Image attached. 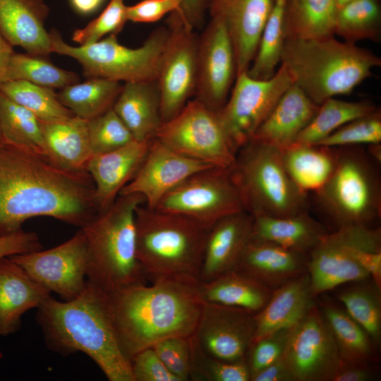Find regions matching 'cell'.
Masks as SVG:
<instances>
[{
	"label": "cell",
	"instance_id": "6da1fadb",
	"mask_svg": "<svg viewBox=\"0 0 381 381\" xmlns=\"http://www.w3.org/2000/svg\"><path fill=\"white\" fill-rule=\"evenodd\" d=\"M99 212L86 170L65 169L48 157L0 142V236L22 230L36 217L81 228Z\"/></svg>",
	"mask_w": 381,
	"mask_h": 381
},
{
	"label": "cell",
	"instance_id": "7a4b0ae2",
	"mask_svg": "<svg viewBox=\"0 0 381 381\" xmlns=\"http://www.w3.org/2000/svg\"><path fill=\"white\" fill-rule=\"evenodd\" d=\"M104 294L120 346L131 361L169 337H191L203 301L200 281L163 278Z\"/></svg>",
	"mask_w": 381,
	"mask_h": 381
},
{
	"label": "cell",
	"instance_id": "3957f363",
	"mask_svg": "<svg viewBox=\"0 0 381 381\" xmlns=\"http://www.w3.org/2000/svg\"><path fill=\"white\" fill-rule=\"evenodd\" d=\"M37 322L47 347L62 355L83 352L109 381H134L131 361L123 352L103 293L87 281L69 301L52 295L37 308Z\"/></svg>",
	"mask_w": 381,
	"mask_h": 381
},
{
	"label": "cell",
	"instance_id": "277c9868",
	"mask_svg": "<svg viewBox=\"0 0 381 381\" xmlns=\"http://www.w3.org/2000/svg\"><path fill=\"white\" fill-rule=\"evenodd\" d=\"M294 83L315 104L350 94L381 66V58L354 43L334 36L319 39H286L281 63Z\"/></svg>",
	"mask_w": 381,
	"mask_h": 381
},
{
	"label": "cell",
	"instance_id": "5b68a950",
	"mask_svg": "<svg viewBox=\"0 0 381 381\" xmlns=\"http://www.w3.org/2000/svg\"><path fill=\"white\" fill-rule=\"evenodd\" d=\"M143 203L140 195H119L80 228L86 243L87 281L104 294L149 282L136 253L135 210Z\"/></svg>",
	"mask_w": 381,
	"mask_h": 381
},
{
	"label": "cell",
	"instance_id": "8992f818",
	"mask_svg": "<svg viewBox=\"0 0 381 381\" xmlns=\"http://www.w3.org/2000/svg\"><path fill=\"white\" fill-rule=\"evenodd\" d=\"M209 229L186 217L140 205L135 210L136 253L147 280L200 281Z\"/></svg>",
	"mask_w": 381,
	"mask_h": 381
},
{
	"label": "cell",
	"instance_id": "52a82bcc",
	"mask_svg": "<svg viewBox=\"0 0 381 381\" xmlns=\"http://www.w3.org/2000/svg\"><path fill=\"white\" fill-rule=\"evenodd\" d=\"M230 173L243 210L252 216L285 217L308 210V193L291 179L275 147L250 140L237 151Z\"/></svg>",
	"mask_w": 381,
	"mask_h": 381
},
{
	"label": "cell",
	"instance_id": "ba28073f",
	"mask_svg": "<svg viewBox=\"0 0 381 381\" xmlns=\"http://www.w3.org/2000/svg\"><path fill=\"white\" fill-rule=\"evenodd\" d=\"M337 148L335 168L327 182L315 192V198L337 227L370 226L381 214L378 173L368 153L358 146Z\"/></svg>",
	"mask_w": 381,
	"mask_h": 381
},
{
	"label": "cell",
	"instance_id": "9c48e42d",
	"mask_svg": "<svg viewBox=\"0 0 381 381\" xmlns=\"http://www.w3.org/2000/svg\"><path fill=\"white\" fill-rule=\"evenodd\" d=\"M49 34L52 52L75 59L80 64L87 78L126 83L157 80L168 28H157L140 47L134 49L121 44L117 35L114 34L78 47L65 42L56 30H52Z\"/></svg>",
	"mask_w": 381,
	"mask_h": 381
},
{
	"label": "cell",
	"instance_id": "30bf717a",
	"mask_svg": "<svg viewBox=\"0 0 381 381\" xmlns=\"http://www.w3.org/2000/svg\"><path fill=\"white\" fill-rule=\"evenodd\" d=\"M377 246H381L380 228L352 224L326 232L308 255L306 271L312 297L345 283L369 278L358 254L365 248Z\"/></svg>",
	"mask_w": 381,
	"mask_h": 381
},
{
	"label": "cell",
	"instance_id": "8fae6325",
	"mask_svg": "<svg viewBox=\"0 0 381 381\" xmlns=\"http://www.w3.org/2000/svg\"><path fill=\"white\" fill-rule=\"evenodd\" d=\"M156 138L176 152L210 164L231 169L234 151L217 111L195 98L189 100L174 117L161 125Z\"/></svg>",
	"mask_w": 381,
	"mask_h": 381
},
{
	"label": "cell",
	"instance_id": "7c38bea8",
	"mask_svg": "<svg viewBox=\"0 0 381 381\" xmlns=\"http://www.w3.org/2000/svg\"><path fill=\"white\" fill-rule=\"evenodd\" d=\"M294 84L283 64L267 80L254 79L246 71L236 75L226 103L217 111L236 154L252 139L283 94Z\"/></svg>",
	"mask_w": 381,
	"mask_h": 381
},
{
	"label": "cell",
	"instance_id": "4fadbf2b",
	"mask_svg": "<svg viewBox=\"0 0 381 381\" xmlns=\"http://www.w3.org/2000/svg\"><path fill=\"white\" fill-rule=\"evenodd\" d=\"M160 57L157 83L162 123L174 117L194 97L198 78L199 35L174 11Z\"/></svg>",
	"mask_w": 381,
	"mask_h": 381
},
{
	"label": "cell",
	"instance_id": "5bb4252c",
	"mask_svg": "<svg viewBox=\"0 0 381 381\" xmlns=\"http://www.w3.org/2000/svg\"><path fill=\"white\" fill-rule=\"evenodd\" d=\"M210 227L221 218L244 210L230 169L195 173L167 193L155 207Z\"/></svg>",
	"mask_w": 381,
	"mask_h": 381
},
{
	"label": "cell",
	"instance_id": "9a60e30c",
	"mask_svg": "<svg viewBox=\"0 0 381 381\" xmlns=\"http://www.w3.org/2000/svg\"><path fill=\"white\" fill-rule=\"evenodd\" d=\"M282 357L293 381H332L342 365L331 330L315 303L291 329Z\"/></svg>",
	"mask_w": 381,
	"mask_h": 381
},
{
	"label": "cell",
	"instance_id": "2e32d148",
	"mask_svg": "<svg viewBox=\"0 0 381 381\" xmlns=\"http://www.w3.org/2000/svg\"><path fill=\"white\" fill-rule=\"evenodd\" d=\"M9 257L34 280L64 301L77 297L85 287L87 254L80 229L68 240L50 249Z\"/></svg>",
	"mask_w": 381,
	"mask_h": 381
},
{
	"label": "cell",
	"instance_id": "e0dca14e",
	"mask_svg": "<svg viewBox=\"0 0 381 381\" xmlns=\"http://www.w3.org/2000/svg\"><path fill=\"white\" fill-rule=\"evenodd\" d=\"M236 77L234 47L224 23L211 18L199 35L195 96L208 108L219 111Z\"/></svg>",
	"mask_w": 381,
	"mask_h": 381
},
{
	"label": "cell",
	"instance_id": "ac0fdd59",
	"mask_svg": "<svg viewBox=\"0 0 381 381\" xmlns=\"http://www.w3.org/2000/svg\"><path fill=\"white\" fill-rule=\"evenodd\" d=\"M255 327L254 314L244 309L203 302L193 337L205 353L238 361L246 360Z\"/></svg>",
	"mask_w": 381,
	"mask_h": 381
},
{
	"label": "cell",
	"instance_id": "d6986e66",
	"mask_svg": "<svg viewBox=\"0 0 381 381\" xmlns=\"http://www.w3.org/2000/svg\"><path fill=\"white\" fill-rule=\"evenodd\" d=\"M212 167H215L185 157L155 138L152 140L138 171L119 195H140L145 205L155 209L167 193L186 179Z\"/></svg>",
	"mask_w": 381,
	"mask_h": 381
},
{
	"label": "cell",
	"instance_id": "ffe728a7",
	"mask_svg": "<svg viewBox=\"0 0 381 381\" xmlns=\"http://www.w3.org/2000/svg\"><path fill=\"white\" fill-rule=\"evenodd\" d=\"M276 0H207L211 18L222 21L231 39L236 75L248 71Z\"/></svg>",
	"mask_w": 381,
	"mask_h": 381
},
{
	"label": "cell",
	"instance_id": "44dd1931",
	"mask_svg": "<svg viewBox=\"0 0 381 381\" xmlns=\"http://www.w3.org/2000/svg\"><path fill=\"white\" fill-rule=\"evenodd\" d=\"M151 141L133 140L118 149L90 157L85 170L93 181L99 212L111 205L123 187L133 179Z\"/></svg>",
	"mask_w": 381,
	"mask_h": 381
},
{
	"label": "cell",
	"instance_id": "7402d4cb",
	"mask_svg": "<svg viewBox=\"0 0 381 381\" xmlns=\"http://www.w3.org/2000/svg\"><path fill=\"white\" fill-rule=\"evenodd\" d=\"M253 216L245 210L225 216L209 229L200 282L210 281L235 269L252 237Z\"/></svg>",
	"mask_w": 381,
	"mask_h": 381
},
{
	"label": "cell",
	"instance_id": "603a6c76",
	"mask_svg": "<svg viewBox=\"0 0 381 381\" xmlns=\"http://www.w3.org/2000/svg\"><path fill=\"white\" fill-rule=\"evenodd\" d=\"M308 255L251 238L234 270L274 289L306 272Z\"/></svg>",
	"mask_w": 381,
	"mask_h": 381
},
{
	"label": "cell",
	"instance_id": "cb8c5ba5",
	"mask_svg": "<svg viewBox=\"0 0 381 381\" xmlns=\"http://www.w3.org/2000/svg\"><path fill=\"white\" fill-rule=\"evenodd\" d=\"M48 12L43 0H0V32L11 45L48 57L52 53L50 34L44 28Z\"/></svg>",
	"mask_w": 381,
	"mask_h": 381
},
{
	"label": "cell",
	"instance_id": "d4e9b609",
	"mask_svg": "<svg viewBox=\"0 0 381 381\" xmlns=\"http://www.w3.org/2000/svg\"><path fill=\"white\" fill-rule=\"evenodd\" d=\"M51 292L10 257L0 258V337L16 332L23 315L38 308Z\"/></svg>",
	"mask_w": 381,
	"mask_h": 381
},
{
	"label": "cell",
	"instance_id": "484cf974",
	"mask_svg": "<svg viewBox=\"0 0 381 381\" xmlns=\"http://www.w3.org/2000/svg\"><path fill=\"white\" fill-rule=\"evenodd\" d=\"M319 108L320 105L294 84L283 94L251 140L282 150L294 143Z\"/></svg>",
	"mask_w": 381,
	"mask_h": 381
},
{
	"label": "cell",
	"instance_id": "4316f807",
	"mask_svg": "<svg viewBox=\"0 0 381 381\" xmlns=\"http://www.w3.org/2000/svg\"><path fill=\"white\" fill-rule=\"evenodd\" d=\"M307 271L272 289L265 306L254 315L256 341L283 329L291 328L314 303Z\"/></svg>",
	"mask_w": 381,
	"mask_h": 381
},
{
	"label": "cell",
	"instance_id": "83f0119b",
	"mask_svg": "<svg viewBox=\"0 0 381 381\" xmlns=\"http://www.w3.org/2000/svg\"><path fill=\"white\" fill-rule=\"evenodd\" d=\"M136 140H152L162 124L157 80L126 82L113 107Z\"/></svg>",
	"mask_w": 381,
	"mask_h": 381
},
{
	"label": "cell",
	"instance_id": "f1b7e54d",
	"mask_svg": "<svg viewBox=\"0 0 381 381\" xmlns=\"http://www.w3.org/2000/svg\"><path fill=\"white\" fill-rule=\"evenodd\" d=\"M307 211L285 217L253 216L252 238L308 253L326 233Z\"/></svg>",
	"mask_w": 381,
	"mask_h": 381
},
{
	"label": "cell",
	"instance_id": "f546056e",
	"mask_svg": "<svg viewBox=\"0 0 381 381\" xmlns=\"http://www.w3.org/2000/svg\"><path fill=\"white\" fill-rule=\"evenodd\" d=\"M41 125L50 159L65 169L85 170L92 156L87 120L74 115L59 121H41Z\"/></svg>",
	"mask_w": 381,
	"mask_h": 381
},
{
	"label": "cell",
	"instance_id": "4dcf8cb0",
	"mask_svg": "<svg viewBox=\"0 0 381 381\" xmlns=\"http://www.w3.org/2000/svg\"><path fill=\"white\" fill-rule=\"evenodd\" d=\"M198 291L205 303L244 309L256 314L268 301L272 289L236 270L207 282H200Z\"/></svg>",
	"mask_w": 381,
	"mask_h": 381
},
{
	"label": "cell",
	"instance_id": "1f68e13d",
	"mask_svg": "<svg viewBox=\"0 0 381 381\" xmlns=\"http://www.w3.org/2000/svg\"><path fill=\"white\" fill-rule=\"evenodd\" d=\"M281 150L284 167L303 191L315 192L332 175L338 148L319 145L292 144Z\"/></svg>",
	"mask_w": 381,
	"mask_h": 381
},
{
	"label": "cell",
	"instance_id": "d6a6232c",
	"mask_svg": "<svg viewBox=\"0 0 381 381\" xmlns=\"http://www.w3.org/2000/svg\"><path fill=\"white\" fill-rule=\"evenodd\" d=\"M336 0H286V39H319L334 36Z\"/></svg>",
	"mask_w": 381,
	"mask_h": 381
},
{
	"label": "cell",
	"instance_id": "836d02e7",
	"mask_svg": "<svg viewBox=\"0 0 381 381\" xmlns=\"http://www.w3.org/2000/svg\"><path fill=\"white\" fill-rule=\"evenodd\" d=\"M121 88L119 81L90 78L83 83L62 88L57 96L60 102L75 116L90 120L113 107Z\"/></svg>",
	"mask_w": 381,
	"mask_h": 381
},
{
	"label": "cell",
	"instance_id": "e575fe53",
	"mask_svg": "<svg viewBox=\"0 0 381 381\" xmlns=\"http://www.w3.org/2000/svg\"><path fill=\"white\" fill-rule=\"evenodd\" d=\"M343 363L368 365L373 358V341L344 308L325 303L320 308Z\"/></svg>",
	"mask_w": 381,
	"mask_h": 381
},
{
	"label": "cell",
	"instance_id": "d590c367",
	"mask_svg": "<svg viewBox=\"0 0 381 381\" xmlns=\"http://www.w3.org/2000/svg\"><path fill=\"white\" fill-rule=\"evenodd\" d=\"M0 132L2 141L49 157L41 121L32 112L11 100L1 92Z\"/></svg>",
	"mask_w": 381,
	"mask_h": 381
},
{
	"label": "cell",
	"instance_id": "8d00e7d4",
	"mask_svg": "<svg viewBox=\"0 0 381 381\" xmlns=\"http://www.w3.org/2000/svg\"><path fill=\"white\" fill-rule=\"evenodd\" d=\"M377 109L370 101L348 102L329 98L324 101L294 144L317 145L346 123Z\"/></svg>",
	"mask_w": 381,
	"mask_h": 381
},
{
	"label": "cell",
	"instance_id": "74e56055",
	"mask_svg": "<svg viewBox=\"0 0 381 381\" xmlns=\"http://www.w3.org/2000/svg\"><path fill=\"white\" fill-rule=\"evenodd\" d=\"M286 0H276L262 32L255 55L246 71L257 80H267L277 72L286 40L284 27Z\"/></svg>",
	"mask_w": 381,
	"mask_h": 381
},
{
	"label": "cell",
	"instance_id": "f35d334b",
	"mask_svg": "<svg viewBox=\"0 0 381 381\" xmlns=\"http://www.w3.org/2000/svg\"><path fill=\"white\" fill-rule=\"evenodd\" d=\"M344 42L356 44L368 40H381V6L380 0H353L337 9L334 35Z\"/></svg>",
	"mask_w": 381,
	"mask_h": 381
},
{
	"label": "cell",
	"instance_id": "ab89813d",
	"mask_svg": "<svg viewBox=\"0 0 381 381\" xmlns=\"http://www.w3.org/2000/svg\"><path fill=\"white\" fill-rule=\"evenodd\" d=\"M0 92L32 112L41 121H59L74 116L50 87L23 80H12L0 84Z\"/></svg>",
	"mask_w": 381,
	"mask_h": 381
},
{
	"label": "cell",
	"instance_id": "60d3db41",
	"mask_svg": "<svg viewBox=\"0 0 381 381\" xmlns=\"http://www.w3.org/2000/svg\"><path fill=\"white\" fill-rule=\"evenodd\" d=\"M338 300L349 315L367 332L373 344L381 336L380 289L373 284H358L341 291Z\"/></svg>",
	"mask_w": 381,
	"mask_h": 381
},
{
	"label": "cell",
	"instance_id": "b9f144b4",
	"mask_svg": "<svg viewBox=\"0 0 381 381\" xmlns=\"http://www.w3.org/2000/svg\"><path fill=\"white\" fill-rule=\"evenodd\" d=\"M12 80L62 89L78 83L79 77L73 71L56 66L46 56L14 52L8 72V80Z\"/></svg>",
	"mask_w": 381,
	"mask_h": 381
},
{
	"label": "cell",
	"instance_id": "7bdbcfd3",
	"mask_svg": "<svg viewBox=\"0 0 381 381\" xmlns=\"http://www.w3.org/2000/svg\"><path fill=\"white\" fill-rule=\"evenodd\" d=\"M191 381H250L246 360L228 361L205 353L193 335L190 337Z\"/></svg>",
	"mask_w": 381,
	"mask_h": 381
},
{
	"label": "cell",
	"instance_id": "ee69618b",
	"mask_svg": "<svg viewBox=\"0 0 381 381\" xmlns=\"http://www.w3.org/2000/svg\"><path fill=\"white\" fill-rule=\"evenodd\" d=\"M87 129L92 155L112 151L135 140L112 107L87 120Z\"/></svg>",
	"mask_w": 381,
	"mask_h": 381
},
{
	"label": "cell",
	"instance_id": "f6af8a7d",
	"mask_svg": "<svg viewBox=\"0 0 381 381\" xmlns=\"http://www.w3.org/2000/svg\"><path fill=\"white\" fill-rule=\"evenodd\" d=\"M381 142V111L355 119L337 128L318 144L331 147L358 146Z\"/></svg>",
	"mask_w": 381,
	"mask_h": 381
},
{
	"label": "cell",
	"instance_id": "bcb514c9",
	"mask_svg": "<svg viewBox=\"0 0 381 381\" xmlns=\"http://www.w3.org/2000/svg\"><path fill=\"white\" fill-rule=\"evenodd\" d=\"M126 8L123 0H111L98 17L73 32L72 40L79 45H85L104 36L117 35L128 21Z\"/></svg>",
	"mask_w": 381,
	"mask_h": 381
},
{
	"label": "cell",
	"instance_id": "7dc6e473",
	"mask_svg": "<svg viewBox=\"0 0 381 381\" xmlns=\"http://www.w3.org/2000/svg\"><path fill=\"white\" fill-rule=\"evenodd\" d=\"M291 328L278 330L252 341L246 355L250 378L282 356Z\"/></svg>",
	"mask_w": 381,
	"mask_h": 381
},
{
	"label": "cell",
	"instance_id": "c3c4849f",
	"mask_svg": "<svg viewBox=\"0 0 381 381\" xmlns=\"http://www.w3.org/2000/svg\"><path fill=\"white\" fill-rule=\"evenodd\" d=\"M166 368L179 381H189L190 337H169L152 346Z\"/></svg>",
	"mask_w": 381,
	"mask_h": 381
},
{
	"label": "cell",
	"instance_id": "681fc988",
	"mask_svg": "<svg viewBox=\"0 0 381 381\" xmlns=\"http://www.w3.org/2000/svg\"><path fill=\"white\" fill-rule=\"evenodd\" d=\"M134 381H179L164 365L152 347L131 359Z\"/></svg>",
	"mask_w": 381,
	"mask_h": 381
},
{
	"label": "cell",
	"instance_id": "f907efd6",
	"mask_svg": "<svg viewBox=\"0 0 381 381\" xmlns=\"http://www.w3.org/2000/svg\"><path fill=\"white\" fill-rule=\"evenodd\" d=\"M182 0H143L127 6V20L134 23H154L169 13L179 11Z\"/></svg>",
	"mask_w": 381,
	"mask_h": 381
},
{
	"label": "cell",
	"instance_id": "816d5d0a",
	"mask_svg": "<svg viewBox=\"0 0 381 381\" xmlns=\"http://www.w3.org/2000/svg\"><path fill=\"white\" fill-rule=\"evenodd\" d=\"M42 246L35 232L20 230L0 236V258L42 249Z\"/></svg>",
	"mask_w": 381,
	"mask_h": 381
},
{
	"label": "cell",
	"instance_id": "f5cc1de1",
	"mask_svg": "<svg viewBox=\"0 0 381 381\" xmlns=\"http://www.w3.org/2000/svg\"><path fill=\"white\" fill-rule=\"evenodd\" d=\"M207 6V0H182L177 13L193 28H199L202 25Z\"/></svg>",
	"mask_w": 381,
	"mask_h": 381
},
{
	"label": "cell",
	"instance_id": "db71d44e",
	"mask_svg": "<svg viewBox=\"0 0 381 381\" xmlns=\"http://www.w3.org/2000/svg\"><path fill=\"white\" fill-rule=\"evenodd\" d=\"M250 381H293L282 357L253 375Z\"/></svg>",
	"mask_w": 381,
	"mask_h": 381
},
{
	"label": "cell",
	"instance_id": "11a10c76",
	"mask_svg": "<svg viewBox=\"0 0 381 381\" xmlns=\"http://www.w3.org/2000/svg\"><path fill=\"white\" fill-rule=\"evenodd\" d=\"M371 378L372 372L367 365L343 363L332 381H368Z\"/></svg>",
	"mask_w": 381,
	"mask_h": 381
},
{
	"label": "cell",
	"instance_id": "9f6ffc18",
	"mask_svg": "<svg viewBox=\"0 0 381 381\" xmlns=\"http://www.w3.org/2000/svg\"><path fill=\"white\" fill-rule=\"evenodd\" d=\"M0 32V84L8 80V72L14 50Z\"/></svg>",
	"mask_w": 381,
	"mask_h": 381
},
{
	"label": "cell",
	"instance_id": "6f0895ef",
	"mask_svg": "<svg viewBox=\"0 0 381 381\" xmlns=\"http://www.w3.org/2000/svg\"><path fill=\"white\" fill-rule=\"evenodd\" d=\"M73 8L80 14H90L95 11L104 0H69Z\"/></svg>",
	"mask_w": 381,
	"mask_h": 381
},
{
	"label": "cell",
	"instance_id": "680465c9",
	"mask_svg": "<svg viewBox=\"0 0 381 381\" xmlns=\"http://www.w3.org/2000/svg\"><path fill=\"white\" fill-rule=\"evenodd\" d=\"M368 155L373 160L376 161L377 163L381 162V144L374 143L368 145Z\"/></svg>",
	"mask_w": 381,
	"mask_h": 381
},
{
	"label": "cell",
	"instance_id": "91938a15",
	"mask_svg": "<svg viewBox=\"0 0 381 381\" xmlns=\"http://www.w3.org/2000/svg\"><path fill=\"white\" fill-rule=\"evenodd\" d=\"M353 0H336L337 9Z\"/></svg>",
	"mask_w": 381,
	"mask_h": 381
},
{
	"label": "cell",
	"instance_id": "94428289",
	"mask_svg": "<svg viewBox=\"0 0 381 381\" xmlns=\"http://www.w3.org/2000/svg\"><path fill=\"white\" fill-rule=\"evenodd\" d=\"M1 141V132H0V142Z\"/></svg>",
	"mask_w": 381,
	"mask_h": 381
}]
</instances>
